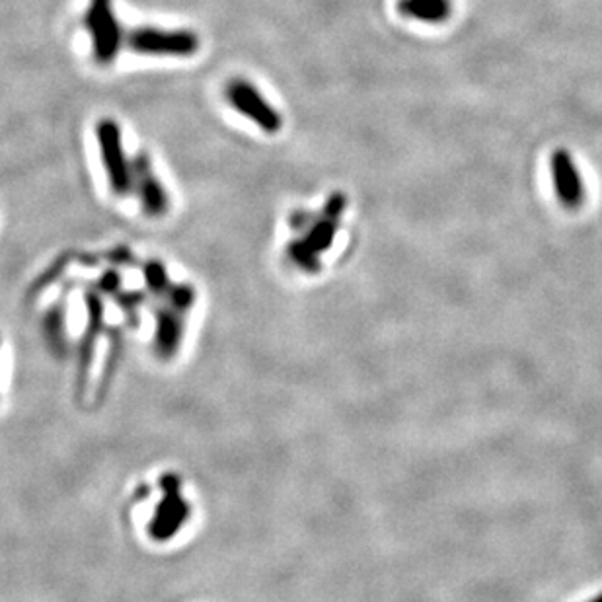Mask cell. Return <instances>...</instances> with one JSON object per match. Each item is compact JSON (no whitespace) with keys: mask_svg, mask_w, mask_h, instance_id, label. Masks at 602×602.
Listing matches in <instances>:
<instances>
[{"mask_svg":"<svg viewBox=\"0 0 602 602\" xmlns=\"http://www.w3.org/2000/svg\"><path fill=\"white\" fill-rule=\"evenodd\" d=\"M98 149L100 158L104 164L110 188L117 195L133 190V163L125 154L124 141H121V129L114 119H102L97 127Z\"/></svg>","mask_w":602,"mask_h":602,"instance_id":"cell-1","label":"cell"},{"mask_svg":"<svg viewBox=\"0 0 602 602\" xmlns=\"http://www.w3.org/2000/svg\"><path fill=\"white\" fill-rule=\"evenodd\" d=\"M129 48L153 57H190L200 49V38L188 29L144 26L129 34Z\"/></svg>","mask_w":602,"mask_h":602,"instance_id":"cell-2","label":"cell"},{"mask_svg":"<svg viewBox=\"0 0 602 602\" xmlns=\"http://www.w3.org/2000/svg\"><path fill=\"white\" fill-rule=\"evenodd\" d=\"M87 28L92 38L94 57L100 63H112L124 43V34L115 18L114 0H90Z\"/></svg>","mask_w":602,"mask_h":602,"instance_id":"cell-3","label":"cell"},{"mask_svg":"<svg viewBox=\"0 0 602 602\" xmlns=\"http://www.w3.org/2000/svg\"><path fill=\"white\" fill-rule=\"evenodd\" d=\"M227 100L240 115H244L252 124L258 125L261 131L271 135L281 131L283 117L248 80L230 82L227 88Z\"/></svg>","mask_w":602,"mask_h":602,"instance_id":"cell-4","label":"cell"},{"mask_svg":"<svg viewBox=\"0 0 602 602\" xmlns=\"http://www.w3.org/2000/svg\"><path fill=\"white\" fill-rule=\"evenodd\" d=\"M550 170L558 201L565 209H579L585 203V185L572 154L565 149H555L550 158Z\"/></svg>","mask_w":602,"mask_h":602,"instance_id":"cell-5","label":"cell"},{"mask_svg":"<svg viewBox=\"0 0 602 602\" xmlns=\"http://www.w3.org/2000/svg\"><path fill=\"white\" fill-rule=\"evenodd\" d=\"M133 190L139 193L141 205L151 217L166 215V210L170 207V200L163 182L154 174L153 164L146 154H139L133 161Z\"/></svg>","mask_w":602,"mask_h":602,"instance_id":"cell-6","label":"cell"},{"mask_svg":"<svg viewBox=\"0 0 602 602\" xmlns=\"http://www.w3.org/2000/svg\"><path fill=\"white\" fill-rule=\"evenodd\" d=\"M345 207H347V197L344 193L330 195V200L325 201L324 209L316 217L315 225L306 230L303 242L315 252L316 256L332 246Z\"/></svg>","mask_w":602,"mask_h":602,"instance_id":"cell-7","label":"cell"},{"mask_svg":"<svg viewBox=\"0 0 602 602\" xmlns=\"http://www.w3.org/2000/svg\"><path fill=\"white\" fill-rule=\"evenodd\" d=\"M398 12L425 24H443L452 14V0H398Z\"/></svg>","mask_w":602,"mask_h":602,"instance_id":"cell-8","label":"cell"},{"mask_svg":"<svg viewBox=\"0 0 602 602\" xmlns=\"http://www.w3.org/2000/svg\"><path fill=\"white\" fill-rule=\"evenodd\" d=\"M289 254H291V258L293 261H297L300 268L306 269V271H316V269L320 268V261H318V256H316L312 249L306 246L303 240H297V242H293L291 246H289Z\"/></svg>","mask_w":602,"mask_h":602,"instance_id":"cell-9","label":"cell"},{"mask_svg":"<svg viewBox=\"0 0 602 602\" xmlns=\"http://www.w3.org/2000/svg\"><path fill=\"white\" fill-rule=\"evenodd\" d=\"M316 215L306 213V210H297L291 215V227L298 230H308L315 225Z\"/></svg>","mask_w":602,"mask_h":602,"instance_id":"cell-10","label":"cell"},{"mask_svg":"<svg viewBox=\"0 0 602 602\" xmlns=\"http://www.w3.org/2000/svg\"><path fill=\"white\" fill-rule=\"evenodd\" d=\"M589 602H602V593L597 594V597H594L593 601H589Z\"/></svg>","mask_w":602,"mask_h":602,"instance_id":"cell-11","label":"cell"}]
</instances>
